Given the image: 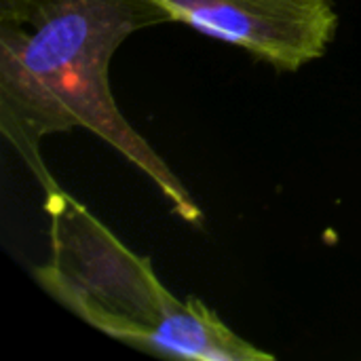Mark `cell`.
Masks as SVG:
<instances>
[{"label":"cell","instance_id":"obj_2","mask_svg":"<svg viewBox=\"0 0 361 361\" xmlns=\"http://www.w3.org/2000/svg\"><path fill=\"white\" fill-rule=\"evenodd\" d=\"M44 212L51 254L32 275L51 298L91 328L163 357L275 360L233 332L203 300H180L169 292L148 256L129 250L59 184L44 192Z\"/></svg>","mask_w":361,"mask_h":361},{"label":"cell","instance_id":"obj_3","mask_svg":"<svg viewBox=\"0 0 361 361\" xmlns=\"http://www.w3.org/2000/svg\"><path fill=\"white\" fill-rule=\"evenodd\" d=\"M171 23L245 49L277 72L322 59L338 32L334 0H148Z\"/></svg>","mask_w":361,"mask_h":361},{"label":"cell","instance_id":"obj_1","mask_svg":"<svg viewBox=\"0 0 361 361\" xmlns=\"http://www.w3.org/2000/svg\"><path fill=\"white\" fill-rule=\"evenodd\" d=\"M171 23L148 0H0V131L42 192L57 186L40 144L87 129L135 165L188 224L203 209L182 180L123 116L110 59L144 27Z\"/></svg>","mask_w":361,"mask_h":361}]
</instances>
